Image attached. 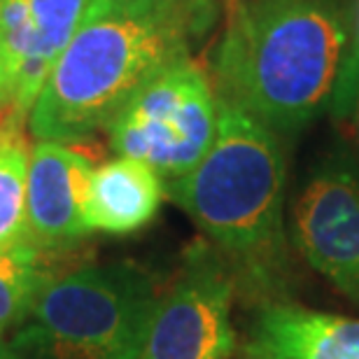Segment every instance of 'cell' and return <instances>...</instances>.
<instances>
[{"instance_id":"3957f363","label":"cell","mask_w":359,"mask_h":359,"mask_svg":"<svg viewBox=\"0 0 359 359\" xmlns=\"http://www.w3.org/2000/svg\"><path fill=\"white\" fill-rule=\"evenodd\" d=\"M355 45L336 0H229L208 75L219 98L294 135L332 107Z\"/></svg>"},{"instance_id":"ac0fdd59","label":"cell","mask_w":359,"mask_h":359,"mask_svg":"<svg viewBox=\"0 0 359 359\" xmlns=\"http://www.w3.org/2000/svg\"><path fill=\"white\" fill-rule=\"evenodd\" d=\"M357 47H359V38H357Z\"/></svg>"},{"instance_id":"9c48e42d","label":"cell","mask_w":359,"mask_h":359,"mask_svg":"<svg viewBox=\"0 0 359 359\" xmlns=\"http://www.w3.org/2000/svg\"><path fill=\"white\" fill-rule=\"evenodd\" d=\"M93 161L87 154L52 140L31 149L26 175L28 236L35 248H59L89 233L84 224Z\"/></svg>"},{"instance_id":"7a4b0ae2","label":"cell","mask_w":359,"mask_h":359,"mask_svg":"<svg viewBox=\"0 0 359 359\" xmlns=\"http://www.w3.org/2000/svg\"><path fill=\"white\" fill-rule=\"evenodd\" d=\"M166 189L224 257L236 290L241 287L262 306L285 301L292 259L283 135L217 96V133L210 149L196 168L170 180Z\"/></svg>"},{"instance_id":"6da1fadb","label":"cell","mask_w":359,"mask_h":359,"mask_svg":"<svg viewBox=\"0 0 359 359\" xmlns=\"http://www.w3.org/2000/svg\"><path fill=\"white\" fill-rule=\"evenodd\" d=\"M217 21L215 0H89L28 112L38 140L84 142L135 91L191 59Z\"/></svg>"},{"instance_id":"e0dca14e","label":"cell","mask_w":359,"mask_h":359,"mask_svg":"<svg viewBox=\"0 0 359 359\" xmlns=\"http://www.w3.org/2000/svg\"><path fill=\"white\" fill-rule=\"evenodd\" d=\"M243 359H259V357H255V355H250V353H245V355H243Z\"/></svg>"},{"instance_id":"4fadbf2b","label":"cell","mask_w":359,"mask_h":359,"mask_svg":"<svg viewBox=\"0 0 359 359\" xmlns=\"http://www.w3.org/2000/svg\"><path fill=\"white\" fill-rule=\"evenodd\" d=\"M47 280L38 262V248L0 252V336L26 320Z\"/></svg>"},{"instance_id":"277c9868","label":"cell","mask_w":359,"mask_h":359,"mask_svg":"<svg viewBox=\"0 0 359 359\" xmlns=\"http://www.w3.org/2000/svg\"><path fill=\"white\" fill-rule=\"evenodd\" d=\"M161 290L133 264H93L47 280L14 332L17 359H138Z\"/></svg>"},{"instance_id":"30bf717a","label":"cell","mask_w":359,"mask_h":359,"mask_svg":"<svg viewBox=\"0 0 359 359\" xmlns=\"http://www.w3.org/2000/svg\"><path fill=\"white\" fill-rule=\"evenodd\" d=\"M245 353L259 359H359V320L273 301L257 313Z\"/></svg>"},{"instance_id":"2e32d148","label":"cell","mask_w":359,"mask_h":359,"mask_svg":"<svg viewBox=\"0 0 359 359\" xmlns=\"http://www.w3.org/2000/svg\"><path fill=\"white\" fill-rule=\"evenodd\" d=\"M0 359H17L12 353V346L10 341H5L3 336H0Z\"/></svg>"},{"instance_id":"52a82bcc","label":"cell","mask_w":359,"mask_h":359,"mask_svg":"<svg viewBox=\"0 0 359 359\" xmlns=\"http://www.w3.org/2000/svg\"><path fill=\"white\" fill-rule=\"evenodd\" d=\"M290 233L308 266L359 306V170L346 152L327 156L306 177Z\"/></svg>"},{"instance_id":"ba28073f","label":"cell","mask_w":359,"mask_h":359,"mask_svg":"<svg viewBox=\"0 0 359 359\" xmlns=\"http://www.w3.org/2000/svg\"><path fill=\"white\" fill-rule=\"evenodd\" d=\"M89 0H3L0 42L7 100L24 117L68 47Z\"/></svg>"},{"instance_id":"5bb4252c","label":"cell","mask_w":359,"mask_h":359,"mask_svg":"<svg viewBox=\"0 0 359 359\" xmlns=\"http://www.w3.org/2000/svg\"><path fill=\"white\" fill-rule=\"evenodd\" d=\"M329 112L334 114L336 128L343 135L348 159L359 170V47L357 45L346 70H343V77L339 82V89L334 93Z\"/></svg>"},{"instance_id":"5b68a950","label":"cell","mask_w":359,"mask_h":359,"mask_svg":"<svg viewBox=\"0 0 359 359\" xmlns=\"http://www.w3.org/2000/svg\"><path fill=\"white\" fill-rule=\"evenodd\" d=\"M119 156L145 161L166 182L196 168L217 133V93L208 70L182 59L128 98L105 128Z\"/></svg>"},{"instance_id":"8992f818","label":"cell","mask_w":359,"mask_h":359,"mask_svg":"<svg viewBox=\"0 0 359 359\" xmlns=\"http://www.w3.org/2000/svg\"><path fill=\"white\" fill-rule=\"evenodd\" d=\"M236 283L212 245H194L161 292L138 359H231Z\"/></svg>"},{"instance_id":"9a60e30c","label":"cell","mask_w":359,"mask_h":359,"mask_svg":"<svg viewBox=\"0 0 359 359\" xmlns=\"http://www.w3.org/2000/svg\"><path fill=\"white\" fill-rule=\"evenodd\" d=\"M0 12H3V0H0ZM7 100V84H5V70H3V42H0V103Z\"/></svg>"},{"instance_id":"7c38bea8","label":"cell","mask_w":359,"mask_h":359,"mask_svg":"<svg viewBox=\"0 0 359 359\" xmlns=\"http://www.w3.org/2000/svg\"><path fill=\"white\" fill-rule=\"evenodd\" d=\"M28 149L17 128H0V252L33 248L26 215Z\"/></svg>"},{"instance_id":"8fae6325","label":"cell","mask_w":359,"mask_h":359,"mask_svg":"<svg viewBox=\"0 0 359 359\" xmlns=\"http://www.w3.org/2000/svg\"><path fill=\"white\" fill-rule=\"evenodd\" d=\"M163 194V177L152 166L131 156H117L93 168L84 201V224L89 233H133L156 217Z\"/></svg>"}]
</instances>
